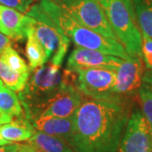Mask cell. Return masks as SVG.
Wrapping results in <instances>:
<instances>
[{
  "instance_id": "obj_1",
  "label": "cell",
  "mask_w": 152,
  "mask_h": 152,
  "mask_svg": "<svg viewBox=\"0 0 152 152\" xmlns=\"http://www.w3.org/2000/svg\"><path fill=\"white\" fill-rule=\"evenodd\" d=\"M131 113L128 98H86L74 114L69 145L75 152H118Z\"/></svg>"
},
{
  "instance_id": "obj_2",
  "label": "cell",
  "mask_w": 152,
  "mask_h": 152,
  "mask_svg": "<svg viewBox=\"0 0 152 152\" xmlns=\"http://www.w3.org/2000/svg\"><path fill=\"white\" fill-rule=\"evenodd\" d=\"M77 86L76 72L64 69L52 63L31 70L26 84L19 98L29 121L36 117L44 105L67 89Z\"/></svg>"
},
{
  "instance_id": "obj_3",
  "label": "cell",
  "mask_w": 152,
  "mask_h": 152,
  "mask_svg": "<svg viewBox=\"0 0 152 152\" xmlns=\"http://www.w3.org/2000/svg\"><path fill=\"white\" fill-rule=\"evenodd\" d=\"M38 4L55 25L77 47L97 50L123 59L131 58L118 40L103 37L79 24L52 0H39Z\"/></svg>"
},
{
  "instance_id": "obj_4",
  "label": "cell",
  "mask_w": 152,
  "mask_h": 152,
  "mask_svg": "<svg viewBox=\"0 0 152 152\" xmlns=\"http://www.w3.org/2000/svg\"><path fill=\"white\" fill-rule=\"evenodd\" d=\"M117 40L130 57L142 58V33L132 0H99Z\"/></svg>"
},
{
  "instance_id": "obj_5",
  "label": "cell",
  "mask_w": 152,
  "mask_h": 152,
  "mask_svg": "<svg viewBox=\"0 0 152 152\" xmlns=\"http://www.w3.org/2000/svg\"><path fill=\"white\" fill-rule=\"evenodd\" d=\"M26 15L32 18L33 31L43 47L48 61L53 64L62 66L70 40L55 25L38 4L31 5Z\"/></svg>"
},
{
  "instance_id": "obj_6",
  "label": "cell",
  "mask_w": 152,
  "mask_h": 152,
  "mask_svg": "<svg viewBox=\"0 0 152 152\" xmlns=\"http://www.w3.org/2000/svg\"><path fill=\"white\" fill-rule=\"evenodd\" d=\"M82 26L106 37L116 39L99 0H52Z\"/></svg>"
},
{
  "instance_id": "obj_7",
  "label": "cell",
  "mask_w": 152,
  "mask_h": 152,
  "mask_svg": "<svg viewBox=\"0 0 152 152\" xmlns=\"http://www.w3.org/2000/svg\"><path fill=\"white\" fill-rule=\"evenodd\" d=\"M77 86L86 97L96 100L118 99L113 94L116 71L107 69H86L76 71Z\"/></svg>"
},
{
  "instance_id": "obj_8",
  "label": "cell",
  "mask_w": 152,
  "mask_h": 152,
  "mask_svg": "<svg viewBox=\"0 0 152 152\" xmlns=\"http://www.w3.org/2000/svg\"><path fill=\"white\" fill-rule=\"evenodd\" d=\"M151 151L152 126L142 111L135 109L127 123L118 152Z\"/></svg>"
},
{
  "instance_id": "obj_9",
  "label": "cell",
  "mask_w": 152,
  "mask_h": 152,
  "mask_svg": "<svg viewBox=\"0 0 152 152\" xmlns=\"http://www.w3.org/2000/svg\"><path fill=\"white\" fill-rule=\"evenodd\" d=\"M145 64L140 57L123 59L116 70V83L113 94L121 98H128L139 91L145 74Z\"/></svg>"
},
{
  "instance_id": "obj_10",
  "label": "cell",
  "mask_w": 152,
  "mask_h": 152,
  "mask_svg": "<svg viewBox=\"0 0 152 152\" xmlns=\"http://www.w3.org/2000/svg\"><path fill=\"white\" fill-rule=\"evenodd\" d=\"M123 58L97 50L77 47L69 55L66 69L76 72L86 69H107L116 71Z\"/></svg>"
},
{
  "instance_id": "obj_11",
  "label": "cell",
  "mask_w": 152,
  "mask_h": 152,
  "mask_svg": "<svg viewBox=\"0 0 152 152\" xmlns=\"http://www.w3.org/2000/svg\"><path fill=\"white\" fill-rule=\"evenodd\" d=\"M86 98L88 97L79 90L77 86H72L44 105L32 119L42 117H72Z\"/></svg>"
},
{
  "instance_id": "obj_12",
  "label": "cell",
  "mask_w": 152,
  "mask_h": 152,
  "mask_svg": "<svg viewBox=\"0 0 152 152\" xmlns=\"http://www.w3.org/2000/svg\"><path fill=\"white\" fill-rule=\"evenodd\" d=\"M32 18L0 4V32L15 40L26 38Z\"/></svg>"
},
{
  "instance_id": "obj_13",
  "label": "cell",
  "mask_w": 152,
  "mask_h": 152,
  "mask_svg": "<svg viewBox=\"0 0 152 152\" xmlns=\"http://www.w3.org/2000/svg\"><path fill=\"white\" fill-rule=\"evenodd\" d=\"M37 131L58 137L69 144L74 131V116L69 118L42 117L30 121Z\"/></svg>"
},
{
  "instance_id": "obj_14",
  "label": "cell",
  "mask_w": 152,
  "mask_h": 152,
  "mask_svg": "<svg viewBox=\"0 0 152 152\" xmlns=\"http://www.w3.org/2000/svg\"><path fill=\"white\" fill-rule=\"evenodd\" d=\"M25 116L20 98L0 80V124Z\"/></svg>"
},
{
  "instance_id": "obj_15",
  "label": "cell",
  "mask_w": 152,
  "mask_h": 152,
  "mask_svg": "<svg viewBox=\"0 0 152 152\" xmlns=\"http://www.w3.org/2000/svg\"><path fill=\"white\" fill-rule=\"evenodd\" d=\"M34 129L26 115L11 120L10 122L0 124V134L7 141L13 142L27 141L35 134Z\"/></svg>"
},
{
  "instance_id": "obj_16",
  "label": "cell",
  "mask_w": 152,
  "mask_h": 152,
  "mask_svg": "<svg viewBox=\"0 0 152 152\" xmlns=\"http://www.w3.org/2000/svg\"><path fill=\"white\" fill-rule=\"evenodd\" d=\"M44 152H75L64 140L37 131L27 140Z\"/></svg>"
},
{
  "instance_id": "obj_17",
  "label": "cell",
  "mask_w": 152,
  "mask_h": 152,
  "mask_svg": "<svg viewBox=\"0 0 152 152\" xmlns=\"http://www.w3.org/2000/svg\"><path fill=\"white\" fill-rule=\"evenodd\" d=\"M26 39L27 42L26 45V55L29 62L30 69L32 70L46 64L48 59L47 58L43 47L34 34L31 23L27 31Z\"/></svg>"
},
{
  "instance_id": "obj_18",
  "label": "cell",
  "mask_w": 152,
  "mask_h": 152,
  "mask_svg": "<svg viewBox=\"0 0 152 152\" xmlns=\"http://www.w3.org/2000/svg\"><path fill=\"white\" fill-rule=\"evenodd\" d=\"M141 33L152 37V0H132Z\"/></svg>"
},
{
  "instance_id": "obj_19",
  "label": "cell",
  "mask_w": 152,
  "mask_h": 152,
  "mask_svg": "<svg viewBox=\"0 0 152 152\" xmlns=\"http://www.w3.org/2000/svg\"><path fill=\"white\" fill-rule=\"evenodd\" d=\"M141 111L152 126V72L145 71L139 89Z\"/></svg>"
},
{
  "instance_id": "obj_20",
  "label": "cell",
  "mask_w": 152,
  "mask_h": 152,
  "mask_svg": "<svg viewBox=\"0 0 152 152\" xmlns=\"http://www.w3.org/2000/svg\"><path fill=\"white\" fill-rule=\"evenodd\" d=\"M29 75L12 70L0 59V80L6 86L14 91H21L26 84Z\"/></svg>"
},
{
  "instance_id": "obj_21",
  "label": "cell",
  "mask_w": 152,
  "mask_h": 152,
  "mask_svg": "<svg viewBox=\"0 0 152 152\" xmlns=\"http://www.w3.org/2000/svg\"><path fill=\"white\" fill-rule=\"evenodd\" d=\"M0 59L12 70L20 73L21 75H30L31 69L29 65L26 64L25 60L22 58L10 45L6 47L0 54Z\"/></svg>"
},
{
  "instance_id": "obj_22",
  "label": "cell",
  "mask_w": 152,
  "mask_h": 152,
  "mask_svg": "<svg viewBox=\"0 0 152 152\" xmlns=\"http://www.w3.org/2000/svg\"><path fill=\"white\" fill-rule=\"evenodd\" d=\"M142 60L147 71L152 72V37L142 33Z\"/></svg>"
},
{
  "instance_id": "obj_23",
  "label": "cell",
  "mask_w": 152,
  "mask_h": 152,
  "mask_svg": "<svg viewBox=\"0 0 152 152\" xmlns=\"http://www.w3.org/2000/svg\"><path fill=\"white\" fill-rule=\"evenodd\" d=\"M33 1L34 0H0V4L26 14L31 7Z\"/></svg>"
},
{
  "instance_id": "obj_24",
  "label": "cell",
  "mask_w": 152,
  "mask_h": 152,
  "mask_svg": "<svg viewBox=\"0 0 152 152\" xmlns=\"http://www.w3.org/2000/svg\"><path fill=\"white\" fill-rule=\"evenodd\" d=\"M17 152H44L38 147L34 145L31 143H29L26 141L25 144L20 145V147L18 149Z\"/></svg>"
},
{
  "instance_id": "obj_25",
  "label": "cell",
  "mask_w": 152,
  "mask_h": 152,
  "mask_svg": "<svg viewBox=\"0 0 152 152\" xmlns=\"http://www.w3.org/2000/svg\"><path fill=\"white\" fill-rule=\"evenodd\" d=\"M20 147V144H8L4 145H0V152H17Z\"/></svg>"
},
{
  "instance_id": "obj_26",
  "label": "cell",
  "mask_w": 152,
  "mask_h": 152,
  "mask_svg": "<svg viewBox=\"0 0 152 152\" xmlns=\"http://www.w3.org/2000/svg\"><path fill=\"white\" fill-rule=\"evenodd\" d=\"M10 38L0 32V54L4 51V49L6 47L10 46Z\"/></svg>"
},
{
  "instance_id": "obj_27",
  "label": "cell",
  "mask_w": 152,
  "mask_h": 152,
  "mask_svg": "<svg viewBox=\"0 0 152 152\" xmlns=\"http://www.w3.org/2000/svg\"><path fill=\"white\" fill-rule=\"evenodd\" d=\"M8 144H12V143L5 140L2 137L1 134H0V145H8Z\"/></svg>"
},
{
  "instance_id": "obj_28",
  "label": "cell",
  "mask_w": 152,
  "mask_h": 152,
  "mask_svg": "<svg viewBox=\"0 0 152 152\" xmlns=\"http://www.w3.org/2000/svg\"><path fill=\"white\" fill-rule=\"evenodd\" d=\"M151 152H152V151H151Z\"/></svg>"
}]
</instances>
